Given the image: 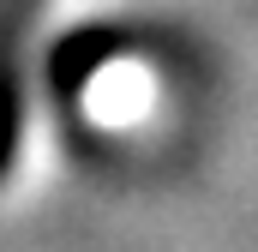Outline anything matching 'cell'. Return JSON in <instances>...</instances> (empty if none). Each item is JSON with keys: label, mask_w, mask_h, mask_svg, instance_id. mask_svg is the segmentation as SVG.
Segmentation results:
<instances>
[{"label": "cell", "mask_w": 258, "mask_h": 252, "mask_svg": "<svg viewBox=\"0 0 258 252\" xmlns=\"http://www.w3.org/2000/svg\"><path fill=\"white\" fill-rule=\"evenodd\" d=\"M36 0H0V174L18 150L24 126V36H30Z\"/></svg>", "instance_id": "6da1fadb"}]
</instances>
